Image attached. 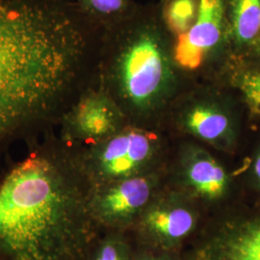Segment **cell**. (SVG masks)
I'll use <instances>...</instances> for the list:
<instances>
[{"mask_svg": "<svg viewBox=\"0 0 260 260\" xmlns=\"http://www.w3.org/2000/svg\"><path fill=\"white\" fill-rule=\"evenodd\" d=\"M200 0H170L163 11V20L171 33L177 37L187 33L199 13Z\"/></svg>", "mask_w": 260, "mask_h": 260, "instance_id": "cell-14", "label": "cell"}, {"mask_svg": "<svg viewBox=\"0 0 260 260\" xmlns=\"http://www.w3.org/2000/svg\"><path fill=\"white\" fill-rule=\"evenodd\" d=\"M157 150L155 135L137 127L122 126L74 161L89 188H94L144 175Z\"/></svg>", "mask_w": 260, "mask_h": 260, "instance_id": "cell-4", "label": "cell"}, {"mask_svg": "<svg viewBox=\"0 0 260 260\" xmlns=\"http://www.w3.org/2000/svg\"><path fill=\"white\" fill-rule=\"evenodd\" d=\"M230 22L237 46L252 44L260 35V0H231Z\"/></svg>", "mask_w": 260, "mask_h": 260, "instance_id": "cell-12", "label": "cell"}, {"mask_svg": "<svg viewBox=\"0 0 260 260\" xmlns=\"http://www.w3.org/2000/svg\"><path fill=\"white\" fill-rule=\"evenodd\" d=\"M77 7L103 31L119 24L130 14L129 0H74Z\"/></svg>", "mask_w": 260, "mask_h": 260, "instance_id": "cell-13", "label": "cell"}, {"mask_svg": "<svg viewBox=\"0 0 260 260\" xmlns=\"http://www.w3.org/2000/svg\"><path fill=\"white\" fill-rule=\"evenodd\" d=\"M139 219L143 236L163 251H171L181 245L198 223L195 209L176 196L152 200Z\"/></svg>", "mask_w": 260, "mask_h": 260, "instance_id": "cell-7", "label": "cell"}, {"mask_svg": "<svg viewBox=\"0 0 260 260\" xmlns=\"http://www.w3.org/2000/svg\"><path fill=\"white\" fill-rule=\"evenodd\" d=\"M182 177L194 195L205 201H217L226 194L230 178L226 171L206 150L192 148L182 160Z\"/></svg>", "mask_w": 260, "mask_h": 260, "instance_id": "cell-11", "label": "cell"}, {"mask_svg": "<svg viewBox=\"0 0 260 260\" xmlns=\"http://www.w3.org/2000/svg\"><path fill=\"white\" fill-rule=\"evenodd\" d=\"M74 159L40 149L0 177V260H84L94 223Z\"/></svg>", "mask_w": 260, "mask_h": 260, "instance_id": "cell-2", "label": "cell"}, {"mask_svg": "<svg viewBox=\"0 0 260 260\" xmlns=\"http://www.w3.org/2000/svg\"><path fill=\"white\" fill-rule=\"evenodd\" d=\"M62 134L67 141L92 146L122 127L123 112L102 88L85 91L61 116Z\"/></svg>", "mask_w": 260, "mask_h": 260, "instance_id": "cell-6", "label": "cell"}, {"mask_svg": "<svg viewBox=\"0 0 260 260\" xmlns=\"http://www.w3.org/2000/svg\"><path fill=\"white\" fill-rule=\"evenodd\" d=\"M196 260H260V218L229 223L209 236Z\"/></svg>", "mask_w": 260, "mask_h": 260, "instance_id": "cell-9", "label": "cell"}, {"mask_svg": "<svg viewBox=\"0 0 260 260\" xmlns=\"http://www.w3.org/2000/svg\"><path fill=\"white\" fill-rule=\"evenodd\" d=\"M239 84L243 96L251 111L260 115V73L244 75Z\"/></svg>", "mask_w": 260, "mask_h": 260, "instance_id": "cell-16", "label": "cell"}, {"mask_svg": "<svg viewBox=\"0 0 260 260\" xmlns=\"http://www.w3.org/2000/svg\"><path fill=\"white\" fill-rule=\"evenodd\" d=\"M156 179L144 174L90 188L88 205L96 225L121 229L134 222L153 200Z\"/></svg>", "mask_w": 260, "mask_h": 260, "instance_id": "cell-5", "label": "cell"}, {"mask_svg": "<svg viewBox=\"0 0 260 260\" xmlns=\"http://www.w3.org/2000/svg\"><path fill=\"white\" fill-rule=\"evenodd\" d=\"M225 27L223 0H200L199 13L191 29L177 37L174 57L177 67L194 71L222 42Z\"/></svg>", "mask_w": 260, "mask_h": 260, "instance_id": "cell-8", "label": "cell"}, {"mask_svg": "<svg viewBox=\"0 0 260 260\" xmlns=\"http://www.w3.org/2000/svg\"><path fill=\"white\" fill-rule=\"evenodd\" d=\"M102 36L74 0H0V148L63 115Z\"/></svg>", "mask_w": 260, "mask_h": 260, "instance_id": "cell-1", "label": "cell"}, {"mask_svg": "<svg viewBox=\"0 0 260 260\" xmlns=\"http://www.w3.org/2000/svg\"><path fill=\"white\" fill-rule=\"evenodd\" d=\"M163 23L133 14L103 32L98 66L102 89L123 114L148 115L163 107L177 86L174 47Z\"/></svg>", "mask_w": 260, "mask_h": 260, "instance_id": "cell-3", "label": "cell"}, {"mask_svg": "<svg viewBox=\"0 0 260 260\" xmlns=\"http://www.w3.org/2000/svg\"><path fill=\"white\" fill-rule=\"evenodd\" d=\"M251 45H253L255 53H257V55L260 56V35L255 39V41Z\"/></svg>", "mask_w": 260, "mask_h": 260, "instance_id": "cell-19", "label": "cell"}, {"mask_svg": "<svg viewBox=\"0 0 260 260\" xmlns=\"http://www.w3.org/2000/svg\"><path fill=\"white\" fill-rule=\"evenodd\" d=\"M179 121L183 129L218 149L233 143V122L230 113L213 101H197L182 110Z\"/></svg>", "mask_w": 260, "mask_h": 260, "instance_id": "cell-10", "label": "cell"}, {"mask_svg": "<svg viewBox=\"0 0 260 260\" xmlns=\"http://www.w3.org/2000/svg\"><path fill=\"white\" fill-rule=\"evenodd\" d=\"M88 260H133L129 246L120 235L111 234L98 242L91 249Z\"/></svg>", "mask_w": 260, "mask_h": 260, "instance_id": "cell-15", "label": "cell"}, {"mask_svg": "<svg viewBox=\"0 0 260 260\" xmlns=\"http://www.w3.org/2000/svg\"><path fill=\"white\" fill-rule=\"evenodd\" d=\"M133 260H176L168 254L163 253H152V252H144L139 255L133 257Z\"/></svg>", "mask_w": 260, "mask_h": 260, "instance_id": "cell-17", "label": "cell"}, {"mask_svg": "<svg viewBox=\"0 0 260 260\" xmlns=\"http://www.w3.org/2000/svg\"><path fill=\"white\" fill-rule=\"evenodd\" d=\"M252 172H253V175H254V177H255L257 183L260 185V151L257 153L256 157L253 161Z\"/></svg>", "mask_w": 260, "mask_h": 260, "instance_id": "cell-18", "label": "cell"}]
</instances>
